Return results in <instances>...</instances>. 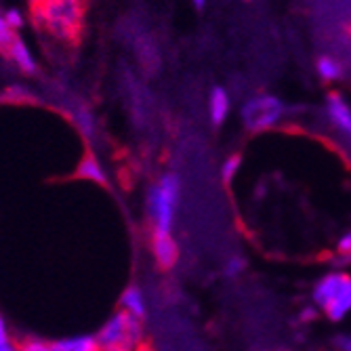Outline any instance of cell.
<instances>
[{"label": "cell", "mask_w": 351, "mask_h": 351, "mask_svg": "<svg viewBox=\"0 0 351 351\" xmlns=\"http://www.w3.org/2000/svg\"><path fill=\"white\" fill-rule=\"evenodd\" d=\"M337 254H339L341 259H349L351 257V230L345 232L339 238V242H337Z\"/></svg>", "instance_id": "obj_20"}, {"label": "cell", "mask_w": 351, "mask_h": 351, "mask_svg": "<svg viewBox=\"0 0 351 351\" xmlns=\"http://www.w3.org/2000/svg\"><path fill=\"white\" fill-rule=\"evenodd\" d=\"M179 200L181 181L175 173H165L149 185L145 198V213L152 226V234H173Z\"/></svg>", "instance_id": "obj_2"}, {"label": "cell", "mask_w": 351, "mask_h": 351, "mask_svg": "<svg viewBox=\"0 0 351 351\" xmlns=\"http://www.w3.org/2000/svg\"><path fill=\"white\" fill-rule=\"evenodd\" d=\"M5 19H7V23H9V27L15 32V29H19L21 25H23V17H21V13L19 11H15V9H11V11H7L5 13Z\"/></svg>", "instance_id": "obj_21"}, {"label": "cell", "mask_w": 351, "mask_h": 351, "mask_svg": "<svg viewBox=\"0 0 351 351\" xmlns=\"http://www.w3.org/2000/svg\"><path fill=\"white\" fill-rule=\"evenodd\" d=\"M284 116H286L284 101L269 93L254 95L240 110L242 124L248 133H265L274 129Z\"/></svg>", "instance_id": "obj_4"}, {"label": "cell", "mask_w": 351, "mask_h": 351, "mask_svg": "<svg viewBox=\"0 0 351 351\" xmlns=\"http://www.w3.org/2000/svg\"><path fill=\"white\" fill-rule=\"evenodd\" d=\"M232 110V101H230V95L226 88L215 86L208 95V116L213 126H221L223 122L228 120Z\"/></svg>", "instance_id": "obj_10"}, {"label": "cell", "mask_w": 351, "mask_h": 351, "mask_svg": "<svg viewBox=\"0 0 351 351\" xmlns=\"http://www.w3.org/2000/svg\"><path fill=\"white\" fill-rule=\"evenodd\" d=\"M32 11L38 25L57 40L70 43L80 36L84 0H34Z\"/></svg>", "instance_id": "obj_1"}, {"label": "cell", "mask_w": 351, "mask_h": 351, "mask_svg": "<svg viewBox=\"0 0 351 351\" xmlns=\"http://www.w3.org/2000/svg\"><path fill=\"white\" fill-rule=\"evenodd\" d=\"M7 55L11 57V61L15 63V66L21 72H25V74H34L36 72V59H34L32 51L27 49V45L19 36H15V40H13V45H11Z\"/></svg>", "instance_id": "obj_13"}, {"label": "cell", "mask_w": 351, "mask_h": 351, "mask_svg": "<svg viewBox=\"0 0 351 351\" xmlns=\"http://www.w3.org/2000/svg\"><path fill=\"white\" fill-rule=\"evenodd\" d=\"M95 341L101 351H139L143 345H147L143 322L122 311H114L108 317L95 332Z\"/></svg>", "instance_id": "obj_3"}, {"label": "cell", "mask_w": 351, "mask_h": 351, "mask_svg": "<svg viewBox=\"0 0 351 351\" xmlns=\"http://www.w3.org/2000/svg\"><path fill=\"white\" fill-rule=\"evenodd\" d=\"M0 351H19V341L13 339L7 317L0 313Z\"/></svg>", "instance_id": "obj_16"}, {"label": "cell", "mask_w": 351, "mask_h": 351, "mask_svg": "<svg viewBox=\"0 0 351 351\" xmlns=\"http://www.w3.org/2000/svg\"><path fill=\"white\" fill-rule=\"evenodd\" d=\"M19 351H53V347H51V341L27 337V339L19 341Z\"/></svg>", "instance_id": "obj_18"}, {"label": "cell", "mask_w": 351, "mask_h": 351, "mask_svg": "<svg viewBox=\"0 0 351 351\" xmlns=\"http://www.w3.org/2000/svg\"><path fill=\"white\" fill-rule=\"evenodd\" d=\"M118 311L135 317V320H139V322L145 320V315H147V299H145V293L139 289L137 284L126 286V289L122 291L120 301H118Z\"/></svg>", "instance_id": "obj_8"}, {"label": "cell", "mask_w": 351, "mask_h": 351, "mask_svg": "<svg viewBox=\"0 0 351 351\" xmlns=\"http://www.w3.org/2000/svg\"><path fill=\"white\" fill-rule=\"evenodd\" d=\"M13 40H15V32L9 27L5 15H0V51H3V53H9Z\"/></svg>", "instance_id": "obj_17"}, {"label": "cell", "mask_w": 351, "mask_h": 351, "mask_svg": "<svg viewBox=\"0 0 351 351\" xmlns=\"http://www.w3.org/2000/svg\"><path fill=\"white\" fill-rule=\"evenodd\" d=\"M240 167H242V156L240 154L228 156L226 160H223V165H221V181L226 185H232V181L240 173Z\"/></svg>", "instance_id": "obj_15"}, {"label": "cell", "mask_w": 351, "mask_h": 351, "mask_svg": "<svg viewBox=\"0 0 351 351\" xmlns=\"http://www.w3.org/2000/svg\"><path fill=\"white\" fill-rule=\"evenodd\" d=\"M315 72L324 82H337L343 78V66L330 55H322L315 61Z\"/></svg>", "instance_id": "obj_14"}, {"label": "cell", "mask_w": 351, "mask_h": 351, "mask_svg": "<svg viewBox=\"0 0 351 351\" xmlns=\"http://www.w3.org/2000/svg\"><path fill=\"white\" fill-rule=\"evenodd\" d=\"M76 175L84 181H90V183H97V185H106L108 183V173L106 169L101 167V162L95 158L93 154H86L78 169H76Z\"/></svg>", "instance_id": "obj_12"}, {"label": "cell", "mask_w": 351, "mask_h": 351, "mask_svg": "<svg viewBox=\"0 0 351 351\" xmlns=\"http://www.w3.org/2000/svg\"><path fill=\"white\" fill-rule=\"evenodd\" d=\"M139 351H154V349H152V347H149V345H143V347H141V349H139Z\"/></svg>", "instance_id": "obj_24"}, {"label": "cell", "mask_w": 351, "mask_h": 351, "mask_svg": "<svg viewBox=\"0 0 351 351\" xmlns=\"http://www.w3.org/2000/svg\"><path fill=\"white\" fill-rule=\"evenodd\" d=\"M339 261H341V263H349V265H351V257H349V259H339Z\"/></svg>", "instance_id": "obj_25"}, {"label": "cell", "mask_w": 351, "mask_h": 351, "mask_svg": "<svg viewBox=\"0 0 351 351\" xmlns=\"http://www.w3.org/2000/svg\"><path fill=\"white\" fill-rule=\"evenodd\" d=\"M191 3H194V7H196V9H200V11H202V9H204V5H206V0H191Z\"/></svg>", "instance_id": "obj_23"}, {"label": "cell", "mask_w": 351, "mask_h": 351, "mask_svg": "<svg viewBox=\"0 0 351 351\" xmlns=\"http://www.w3.org/2000/svg\"><path fill=\"white\" fill-rule=\"evenodd\" d=\"M53 351H101L95 335H74V337H63L57 341H51Z\"/></svg>", "instance_id": "obj_11"}, {"label": "cell", "mask_w": 351, "mask_h": 351, "mask_svg": "<svg viewBox=\"0 0 351 351\" xmlns=\"http://www.w3.org/2000/svg\"><path fill=\"white\" fill-rule=\"evenodd\" d=\"M152 257L158 267L171 269L179 261V244L173 234H152Z\"/></svg>", "instance_id": "obj_6"}, {"label": "cell", "mask_w": 351, "mask_h": 351, "mask_svg": "<svg viewBox=\"0 0 351 351\" xmlns=\"http://www.w3.org/2000/svg\"><path fill=\"white\" fill-rule=\"evenodd\" d=\"M343 274L345 271H328L324 274L320 280L313 284V291H311V301H313V307L317 311H324L328 307V303L335 299L339 286L343 282Z\"/></svg>", "instance_id": "obj_7"}, {"label": "cell", "mask_w": 351, "mask_h": 351, "mask_svg": "<svg viewBox=\"0 0 351 351\" xmlns=\"http://www.w3.org/2000/svg\"><path fill=\"white\" fill-rule=\"evenodd\" d=\"M244 267H246V261H244L242 257H232V259L226 263L223 276H226V278H236V276H240V274L244 271Z\"/></svg>", "instance_id": "obj_19"}, {"label": "cell", "mask_w": 351, "mask_h": 351, "mask_svg": "<svg viewBox=\"0 0 351 351\" xmlns=\"http://www.w3.org/2000/svg\"><path fill=\"white\" fill-rule=\"evenodd\" d=\"M335 347L339 351H351V335H339L335 339Z\"/></svg>", "instance_id": "obj_22"}, {"label": "cell", "mask_w": 351, "mask_h": 351, "mask_svg": "<svg viewBox=\"0 0 351 351\" xmlns=\"http://www.w3.org/2000/svg\"><path fill=\"white\" fill-rule=\"evenodd\" d=\"M326 118L349 143H351V106L339 93H328L326 97Z\"/></svg>", "instance_id": "obj_5"}, {"label": "cell", "mask_w": 351, "mask_h": 351, "mask_svg": "<svg viewBox=\"0 0 351 351\" xmlns=\"http://www.w3.org/2000/svg\"><path fill=\"white\" fill-rule=\"evenodd\" d=\"M349 311H351V276L343 274V282L339 286L335 299L328 303V307L322 313L330 322H343Z\"/></svg>", "instance_id": "obj_9"}]
</instances>
